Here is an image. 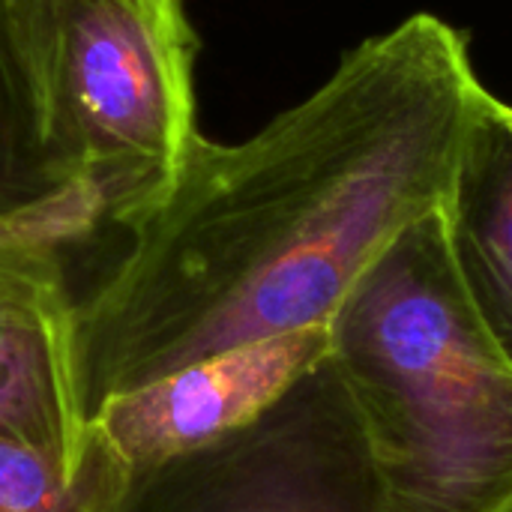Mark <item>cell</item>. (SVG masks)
<instances>
[{
    "label": "cell",
    "instance_id": "6da1fadb",
    "mask_svg": "<svg viewBox=\"0 0 512 512\" xmlns=\"http://www.w3.org/2000/svg\"><path fill=\"white\" fill-rule=\"evenodd\" d=\"M483 81L468 33L417 12L237 144L198 138L78 294L90 408L174 369L324 327L363 270L441 210Z\"/></svg>",
    "mask_w": 512,
    "mask_h": 512
},
{
    "label": "cell",
    "instance_id": "7a4b0ae2",
    "mask_svg": "<svg viewBox=\"0 0 512 512\" xmlns=\"http://www.w3.org/2000/svg\"><path fill=\"white\" fill-rule=\"evenodd\" d=\"M393 512H495L512 495V360L456 273L441 210L411 222L330 321Z\"/></svg>",
    "mask_w": 512,
    "mask_h": 512
},
{
    "label": "cell",
    "instance_id": "3957f363",
    "mask_svg": "<svg viewBox=\"0 0 512 512\" xmlns=\"http://www.w3.org/2000/svg\"><path fill=\"white\" fill-rule=\"evenodd\" d=\"M45 135L126 228L177 183L198 132L186 0H6Z\"/></svg>",
    "mask_w": 512,
    "mask_h": 512
},
{
    "label": "cell",
    "instance_id": "277c9868",
    "mask_svg": "<svg viewBox=\"0 0 512 512\" xmlns=\"http://www.w3.org/2000/svg\"><path fill=\"white\" fill-rule=\"evenodd\" d=\"M117 512H393L327 354L255 423L132 471Z\"/></svg>",
    "mask_w": 512,
    "mask_h": 512
},
{
    "label": "cell",
    "instance_id": "5b68a950",
    "mask_svg": "<svg viewBox=\"0 0 512 512\" xmlns=\"http://www.w3.org/2000/svg\"><path fill=\"white\" fill-rule=\"evenodd\" d=\"M108 228L90 183L36 207L0 246V438L81 474L90 459V399L78 345V300L66 255Z\"/></svg>",
    "mask_w": 512,
    "mask_h": 512
},
{
    "label": "cell",
    "instance_id": "8992f818",
    "mask_svg": "<svg viewBox=\"0 0 512 512\" xmlns=\"http://www.w3.org/2000/svg\"><path fill=\"white\" fill-rule=\"evenodd\" d=\"M330 345L324 324L219 351L108 396L90 414V435L129 471L162 465L255 423L330 354Z\"/></svg>",
    "mask_w": 512,
    "mask_h": 512
},
{
    "label": "cell",
    "instance_id": "52a82bcc",
    "mask_svg": "<svg viewBox=\"0 0 512 512\" xmlns=\"http://www.w3.org/2000/svg\"><path fill=\"white\" fill-rule=\"evenodd\" d=\"M471 306L512 360V105L480 87L441 207Z\"/></svg>",
    "mask_w": 512,
    "mask_h": 512
},
{
    "label": "cell",
    "instance_id": "ba28073f",
    "mask_svg": "<svg viewBox=\"0 0 512 512\" xmlns=\"http://www.w3.org/2000/svg\"><path fill=\"white\" fill-rule=\"evenodd\" d=\"M78 183L87 180L63 162L45 135L9 3L0 0V219L42 207Z\"/></svg>",
    "mask_w": 512,
    "mask_h": 512
},
{
    "label": "cell",
    "instance_id": "9c48e42d",
    "mask_svg": "<svg viewBox=\"0 0 512 512\" xmlns=\"http://www.w3.org/2000/svg\"><path fill=\"white\" fill-rule=\"evenodd\" d=\"M129 477L96 441L84 471L69 474L45 453L0 438V512H117Z\"/></svg>",
    "mask_w": 512,
    "mask_h": 512
},
{
    "label": "cell",
    "instance_id": "30bf717a",
    "mask_svg": "<svg viewBox=\"0 0 512 512\" xmlns=\"http://www.w3.org/2000/svg\"><path fill=\"white\" fill-rule=\"evenodd\" d=\"M495 512H512V495L510 498H507V501H504V504H501V507H498V510Z\"/></svg>",
    "mask_w": 512,
    "mask_h": 512
}]
</instances>
